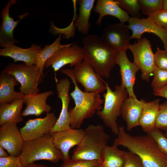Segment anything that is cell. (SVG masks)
Wrapping results in <instances>:
<instances>
[{"mask_svg": "<svg viewBox=\"0 0 167 167\" xmlns=\"http://www.w3.org/2000/svg\"><path fill=\"white\" fill-rule=\"evenodd\" d=\"M117 135L113 144L122 146L137 154L144 167H167V156L148 135H131L126 132L123 126H119Z\"/></svg>", "mask_w": 167, "mask_h": 167, "instance_id": "1", "label": "cell"}, {"mask_svg": "<svg viewBox=\"0 0 167 167\" xmlns=\"http://www.w3.org/2000/svg\"><path fill=\"white\" fill-rule=\"evenodd\" d=\"M0 167H24L19 157H0Z\"/></svg>", "mask_w": 167, "mask_h": 167, "instance_id": "38", "label": "cell"}, {"mask_svg": "<svg viewBox=\"0 0 167 167\" xmlns=\"http://www.w3.org/2000/svg\"><path fill=\"white\" fill-rule=\"evenodd\" d=\"M93 10L99 14L96 23L99 26H101L103 18L107 15L114 16L122 23L128 21L130 18L128 14L121 8L115 0H98Z\"/></svg>", "mask_w": 167, "mask_h": 167, "instance_id": "22", "label": "cell"}, {"mask_svg": "<svg viewBox=\"0 0 167 167\" xmlns=\"http://www.w3.org/2000/svg\"><path fill=\"white\" fill-rule=\"evenodd\" d=\"M153 75L154 78L151 84L153 89L161 88L167 85V71L161 69L156 66Z\"/></svg>", "mask_w": 167, "mask_h": 167, "instance_id": "32", "label": "cell"}, {"mask_svg": "<svg viewBox=\"0 0 167 167\" xmlns=\"http://www.w3.org/2000/svg\"><path fill=\"white\" fill-rule=\"evenodd\" d=\"M19 82L12 75L2 71L0 74V104L10 103L19 99H23L25 95L16 92L14 88Z\"/></svg>", "mask_w": 167, "mask_h": 167, "instance_id": "23", "label": "cell"}, {"mask_svg": "<svg viewBox=\"0 0 167 167\" xmlns=\"http://www.w3.org/2000/svg\"><path fill=\"white\" fill-rule=\"evenodd\" d=\"M55 146L60 150L62 155L63 162L71 159L69 151L75 146L78 145L85 134L82 129L71 128L65 130L55 132L50 134Z\"/></svg>", "mask_w": 167, "mask_h": 167, "instance_id": "16", "label": "cell"}, {"mask_svg": "<svg viewBox=\"0 0 167 167\" xmlns=\"http://www.w3.org/2000/svg\"><path fill=\"white\" fill-rule=\"evenodd\" d=\"M154 58L156 66L161 69L167 71V49L162 50L157 47L154 54Z\"/></svg>", "mask_w": 167, "mask_h": 167, "instance_id": "37", "label": "cell"}, {"mask_svg": "<svg viewBox=\"0 0 167 167\" xmlns=\"http://www.w3.org/2000/svg\"><path fill=\"white\" fill-rule=\"evenodd\" d=\"M145 102L143 99L139 100L137 98L128 97L123 102L120 114L126 123L127 131L140 126L139 119Z\"/></svg>", "mask_w": 167, "mask_h": 167, "instance_id": "20", "label": "cell"}, {"mask_svg": "<svg viewBox=\"0 0 167 167\" xmlns=\"http://www.w3.org/2000/svg\"><path fill=\"white\" fill-rule=\"evenodd\" d=\"M130 29L124 23L110 24L103 29L101 36L103 41L118 52L128 49L131 39Z\"/></svg>", "mask_w": 167, "mask_h": 167, "instance_id": "11", "label": "cell"}, {"mask_svg": "<svg viewBox=\"0 0 167 167\" xmlns=\"http://www.w3.org/2000/svg\"><path fill=\"white\" fill-rule=\"evenodd\" d=\"M122 9L131 15L132 18H143L140 11L138 0H115Z\"/></svg>", "mask_w": 167, "mask_h": 167, "instance_id": "29", "label": "cell"}, {"mask_svg": "<svg viewBox=\"0 0 167 167\" xmlns=\"http://www.w3.org/2000/svg\"><path fill=\"white\" fill-rule=\"evenodd\" d=\"M53 93L52 91H49L25 95L23 99L26 105L22 111L23 117L32 115L38 116L44 112L50 113L52 108L47 103L46 100Z\"/></svg>", "mask_w": 167, "mask_h": 167, "instance_id": "19", "label": "cell"}, {"mask_svg": "<svg viewBox=\"0 0 167 167\" xmlns=\"http://www.w3.org/2000/svg\"><path fill=\"white\" fill-rule=\"evenodd\" d=\"M102 165L104 167H122L125 162V151L113 144L105 146L101 152Z\"/></svg>", "mask_w": 167, "mask_h": 167, "instance_id": "27", "label": "cell"}, {"mask_svg": "<svg viewBox=\"0 0 167 167\" xmlns=\"http://www.w3.org/2000/svg\"><path fill=\"white\" fill-rule=\"evenodd\" d=\"M61 72L68 76L75 86L74 90L70 93L75 106L69 110L70 126L71 128L79 129L84 119L92 117L96 112L103 109L104 99L100 94L87 92L81 90L78 86L72 72V69H62Z\"/></svg>", "mask_w": 167, "mask_h": 167, "instance_id": "3", "label": "cell"}, {"mask_svg": "<svg viewBox=\"0 0 167 167\" xmlns=\"http://www.w3.org/2000/svg\"><path fill=\"white\" fill-rule=\"evenodd\" d=\"M17 124L7 122L0 127V146L15 157L19 156L25 141Z\"/></svg>", "mask_w": 167, "mask_h": 167, "instance_id": "14", "label": "cell"}, {"mask_svg": "<svg viewBox=\"0 0 167 167\" xmlns=\"http://www.w3.org/2000/svg\"><path fill=\"white\" fill-rule=\"evenodd\" d=\"M82 41L84 60L90 63L101 77L109 79L116 64L118 52L109 46L97 35L88 34Z\"/></svg>", "mask_w": 167, "mask_h": 167, "instance_id": "2", "label": "cell"}, {"mask_svg": "<svg viewBox=\"0 0 167 167\" xmlns=\"http://www.w3.org/2000/svg\"><path fill=\"white\" fill-rule=\"evenodd\" d=\"M99 164L97 161H87L71 158L57 167H93Z\"/></svg>", "mask_w": 167, "mask_h": 167, "instance_id": "35", "label": "cell"}, {"mask_svg": "<svg viewBox=\"0 0 167 167\" xmlns=\"http://www.w3.org/2000/svg\"><path fill=\"white\" fill-rule=\"evenodd\" d=\"M17 2L16 0L9 1L1 13L2 22L0 28V47L1 48H6L19 43L14 36V31L19 22L29 14V12L18 16L19 19L15 21L10 15V10L11 6Z\"/></svg>", "mask_w": 167, "mask_h": 167, "instance_id": "13", "label": "cell"}, {"mask_svg": "<svg viewBox=\"0 0 167 167\" xmlns=\"http://www.w3.org/2000/svg\"><path fill=\"white\" fill-rule=\"evenodd\" d=\"M104 82L106 87V92L103 94L104 105L102 110L96 112V114L113 134L118 135L119 126L117 120L121 115L122 103L128 97V92L121 84L116 85L114 90L113 91L107 83Z\"/></svg>", "mask_w": 167, "mask_h": 167, "instance_id": "6", "label": "cell"}, {"mask_svg": "<svg viewBox=\"0 0 167 167\" xmlns=\"http://www.w3.org/2000/svg\"><path fill=\"white\" fill-rule=\"evenodd\" d=\"M93 167H104L102 164H99Z\"/></svg>", "mask_w": 167, "mask_h": 167, "instance_id": "43", "label": "cell"}, {"mask_svg": "<svg viewBox=\"0 0 167 167\" xmlns=\"http://www.w3.org/2000/svg\"><path fill=\"white\" fill-rule=\"evenodd\" d=\"M4 149L3 148L0 146V157H5L9 156Z\"/></svg>", "mask_w": 167, "mask_h": 167, "instance_id": "40", "label": "cell"}, {"mask_svg": "<svg viewBox=\"0 0 167 167\" xmlns=\"http://www.w3.org/2000/svg\"><path fill=\"white\" fill-rule=\"evenodd\" d=\"M62 156L60 150L55 146L49 134L24 141L19 157L24 167H27L41 160L56 163L62 159Z\"/></svg>", "mask_w": 167, "mask_h": 167, "instance_id": "5", "label": "cell"}, {"mask_svg": "<svg viewBox=\"0 0 167 167\" xmlns=\"http://www.w3.org/2000/svg\"><path fill=\"white\" fill-rule=\"evenodd\" d=\"M160 99H156L144 103L139 122L144 132L148 133L155 128V124L160 109Z\"/></svg>", "mask_w": 167, "mask_h": 167, "instance_id": "25", "label": "cell"}, {"mask_svg": "<svg viewBox=\"0 0 167 167\" xmlns=\"http://www.w3.org/2000/svg\"><path fill=\"white\" fill-rule=\"evenodd\" d=\"M58 118L54 113L46 114L43 118L28 120L25 125L19 129L25 141L40 138L50 134Z\"/></svg>", "mask_w": 167, "mask_h": 167, "instance_id": "12", "label": "cell"}, {"mask_svg": "<svg viewBox=\"0 0 167 167\" xmlns=\"http://www.w3.org/2000/svg\"><path fill=\"white\" fill-rule=\"evenodd\" d=\"M72 72L76 82L84 87V91L100 94L106 90L104 81L86 61L84 60L74 66Z\"/></svg>", "mask_w": 167, "mask_h": 167, "instance_id": "9", "label": "cell"}, {"mask_svg": "<svg viewBox=\"0 0 167 167\" xmlns=\"http://www.w3.org/2000/svg\"><path fill=\"white\" fill-rule=\"evenodd\" d=\"M126 51H119L117 56L116 64L119 65L121 75V85L125 88L128 97L136 98L134 92V86L137 72L139 70L137 65L127 58Z\"/></svg>", "mask_w": 167, "mask_h": 167, "instance_id": "18", "label": "cell"}, {"mask_svg": "<svg viewBox=\"0 0 167 167\" xmlns=\"http://www.w3.org/2000/svg\"><path fill=\"white\" fill-rule=\"evenodd\" d=\"M23 99L13 101L11 103L0 104V126L7 122L17 123L23 120L22 109Z\"/></svg>", "mask_w": 167, "mask_h": 167, "instance_id": "24", "label": "cell"}, {"mask_svg": "<svg viewBox=\"0 0 167 167\" xmlns=\"http://www.w3.org/2000/svg\"><path fill=\"white\" fill-rule=\"evenodd\" d=\"M55 79L58 97L61 101L62 107L59 116L50 134L71 128L69 112V106L71 99L69 94L70 81L67 77L58 80L55 76Z\"/></svg>", "mask_w": 167, "mask_h": 167, "instance_id": "15", "label": "cell"}, {"mask_svg": "<svg viewBox=\"0 0 167 167\" xmlns=\"http://www.w3.org/2000/svg\"><path fill=\"white\" fill-rule=\"evenodd\" d=\"M164 0H138L142 13L148 16L163 9Z\"/></svg>", "mask_w": 167, "mask_h": 167, "instance_id": "30", "label": "cell"}, {"mask_svg": "<svg viewBox=\"0 0 167 167\" xmlns=\"http://www.w3.org/2000/svg\"><path fill=\"white\" fill-rule=\"evenodd\" d=\"M128 26L132 31L131 39H139L145 32L151 33L158 36L162 41L164 49H167V31L147 18L130 17Z\"/></svg>", "mask_w": 167, "mask_h": 167, "instance_id": "17", "label": "cell"}, {"mask_svg": "<svg viewBox=\"0 0 167 167\" xmlns=\"http://www.w3.org/2000/svg\"><path fill=\"white\" fill-rule=\"evenodd\" d=\"M12 75L20 84V92L25 95L38 93V85L43 80L36 65L12 62L2 71Z\"/></svg>", "mask_w": 167, "mask_h": 167, "instance_id": "7", "label": "cell"}, {"mask_svg": "<svg viewBox=\"0 0 167 167\" xmlns=\"http://www.w3.org/2000/svg\"><path fill=\"white\" fill-rule=\"evenodd\" d=\"M83 60L82 47L75 42L55 52L46 61L44 68L47 69L51 66L56 72L66 65L74 67Z\"/></svg>", "mask_w": 167, "mask_h": 167, "instance_id": "10", "label": "cell"}, {"mask_svg": "<svg viewBox=\"0 0 167 167\" xmlns=\"http://www.w3.org/2000/svg\"><path fill=\"white\" fill-rule=\"evenodd\" d=\"M109 138L102 125H89L85 130L81 141L74 149L71 159L87 161H97L102 164L101 152Z\"/></svg>", "mask_w": 167, "mask_h": 167, "instance_id": "4", "label": "cell"}, {"mask_svg": "<svg viewBox=\"0 0 167 167\" xmlns=\"http://www.w3.org/2000/svg\"><path fill=\"white\" fill-rule=\"evenodd\" d=\"M47 167H49L47 166Z\"/></svg>", "mask_w": 167, "mask_h": 167, "instance_id": "45", "label": "cell"}, {"mask_svg": "<svg viewBox=\"0 0 167 167\" xmlns=\"http://www.w3.org/2000/svg\"><path fill=\"white\" fill-rule=\"evenodd\" d=\"M155 128L165 131L167 130V101L160 104Z\"/></svg>", "mask_w": 167, "mask_h": 167, "instance_id": "33", "label": "cell"}, {"mask_svg": "<svg viewBox=\"0 0 167 167\" xmlns=\"http://www.w3.org/2000/svg\"><path fill=\"white\" fill-rule=\"evenodd\" d=\"M165 136L167 138V130L166 131H165V132L164 133Z\"/></svg>", "mask_w": 167, "mask_h": 167, "instance_id": "44", "label": "cell"}, {"mask_svg": "<svg viewBox=\"0 0 167 167\" xmlns=\"http://www.w3.org/2000/svg\"><path fill=\"white\" fill-rule=\"evenodd\" d=\"M148 18L167 31V10L162 9L148 16Z\"/></svg>", "mask_w": 167, "mask_h": 167, "instance_id": "34", "label": "cell"}, {"mask_svg": "<svg viewBox=\"0 0 167 167\" xmlns=\"http://www.w3.org/2000/svg\"><path fill=\"white\" fill-rule=\"evenodd\" d=\"M42 49L41 45L34 44L27 49L14 45L8 47L1 48L0 56L10 57L15 62L22 61L28 65H36L37 54Z\"/></svg>", "mask_w": 167, "mask_h": 167, "instance_id": "21", "label": "cell"}, {"mask_svg": "<svg viewBox=\"0 0 167 167\" xmlns=\"http://www.w3.org/2000/svg\"><path fill=\"white\" fill-rule=\"evenodd\" d=\"M27 167H47V166L43 164L34 163L29 165Z\"/></svg>", "mask_w": 167, "mask_h": 167, "instance_id": "41", "label": "cell"}, {"mask_svg": "<svg viewBox=\"0 0 167 167\" xmlns=\"http://www.w3.org/2000/svg\"><path fill=\"white\" fill-rule=\"evenodd\" d=\"M122 167H144L139 157L131 151H125V162Z\"/></svg>", "mask_w": 167, "mask_h": 167, "instance_id": "36", "label": "cell"}, {"mask_svg": "<svg viewBox=\"0 0 167 167\" xmlns=\"http://www.w3.org/2000/svg\"><path fill=\"white\" fill-rule=\"evenodd\" d=\"M95 2V0H79L78 2L79 5V14L75 26L79 32L84 36L88 34L91 28L89 20Z\"/></svg>", "mask_w": 167, "mask_h": 167, "instance_id": "26", "label": "cell"}, {"mask_svg": "<svg viewBox=\"0 0 167 167\" xmlns=\"http://www.w3.org/2000/svg\"><path fill=\"white\" fill-rule=\"evenodd\" d=\"M153 94L167 99V85L160 89H153Z\"/></svg>", "mask_w": 167, "mask_h": 167, "instance_id": "39", "label": "cell"}, {"mask_svg": "<svg viewBox=\"0 0 167 167\" xmlns=\"http://www.w3.org/2000/svg\"><path fill=\"white\" fill-rule=\"evenodd\" d=\"M163 9L167 10V0H164L163 1Z\"/></svg>", "mask_w": 167, "mask_h": 167, "instance_id": "42", "label": "cell"}, {"mask_svg": "<svg viewBox=\"0 0 167 167\" xmlns=\"http://www.w3.org/2000/svg\"><path fill=\"white\" fill-rule=\"evenodd\" d=\"M62 34L59 35L52 43L45 46L37 53L36 65L41 75H43L44 65L46 61L58 50L72 44L73 43L62 44Z\"/></svg>", "mask_w": 167, "mask_h": 167, "instance_id": "28", "label": "cell"}, {"mask_svg": "<svg viewBox=\"0 0 167 167\" xmlns=\"http://www.w3.org/2000/svg\"><path fill=\"white\" fill-rule=\"evenodd\" d=\"M147 135L153 140L160 151L167 156V138L164 133L161 130L155 128Z\"/></svg>", "mask_w": 167, "mask_h": 167, "instance_id": "31", "label": "cell"}, {"mask_svg": "<svg viewBox=\"0 0 167 167\" xmlns=\"http://www.w3.org/2000/svg\"><path fill=\"white\" fill-rule=\"evenodd\" d=\"M128 49L133 55V62L141 71L142 79L149 81L156 66L150 41L145 37L141 38L134 44H130Z\"/></svg>", "mask_w": 167, "mask_h": 167, "instance_id": "8", "label": "cell"}]
</instances>
